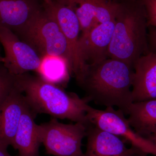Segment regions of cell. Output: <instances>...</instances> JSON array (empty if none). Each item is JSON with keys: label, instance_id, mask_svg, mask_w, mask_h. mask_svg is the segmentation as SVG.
Instances as JSON below:
<instances>
[{"label": "cell", "instance_id": "obj_1", "mask_svg": "<svg viewBox=\"0 0 156 156\" xmlns=\"http://www.w3.org/2000/svg\"><path fill=\"white\" fill-rule=\"evenodd\" d=\"M133 66L119 59L108 58L98 63L88 65L78 84L89 101L105 107H116L128 115L133 103Z\"/></svg>", "mask_w": 156, "mask_h": 156}, {"label": "cell", "instance_id": "obj_2", "mask_svg": "<svg viewBox=\"0 0 156 156\" xmlns=\"http://www.w3.org/2000/svg\"><path fill=\"white\" fill-rule=\"evenodd\" d=\"M16 86L37 115L45 114L58 119L89 123L86 115L90 101L87 98L65 92L57 85L28 73L16 76Z\"/></svg>", "mask_w": 156, "mask_h": 156}, {"label": "cell", "instance_id": "obj_3", "mask_svg": "<svg viewBox=\"0 0 156 156\" xmlns=\"http://www.w3.org/2000/svg\"><path fill=\"white\" fill-rule=\"evenodd\" d=\"M147 34L146 13L141 0L118 2L108 58L133 66L140 57L149 52Z\"/></svg>", "mask_w": 156, "mask_h": 156}, {"label": "cell", "instance_id": "obj_4", "mask_svg": "<svg viewBox=\"0 0 156 156\" xmlns=\"http://www.w3.org/2000/svg\"><path fill=\"white\" fill-rule=\"evenodd\" d=\"M17 37L30 45L42 58L55 56L64 58L71 72V60L67 41L58 23L43 6Z\"/></svg>", "mask_w": 156, "mask_h": 156}, {"label": "cell", "instance_id": "obj_5", "mask_svg": "<svg viewBox=\"0 0 156 156\" xmlns=\"http://www.w3.org/2000/svg\"><path fill=\"white\" fill-rule=\"evenodd\" d=\"M89 124H63L52 118L47 122L38 125L41 143L48 154L81 156L82 141L87 136Z\"/></svg>", "mask_w": 156, "mask_h": 156}, {"label": "cell", "instance_id": "obj_6", "mask_svg": "<svg viewBox=\"0 0 156 156\" xmlns=\"http://www.w3.org/2000/svg\"><path fill=\"white\" fill-rule=\"evenodd\" d=\"M86 116L89 124L119 136L144 153L156 156L155 144L151 140L137 134L120 110L107 107L102 110L89 105Z\"/></svg>", "mask_w": 156, "mask_h": 156}, {"label": "cell", "instance_id": "obj_7", "mask_svg": "<svg viewBox=\"0 0 156 156\" xmlns=\"http://www.w3.org/2000/svg\"><path fill=\"white\" fill-rule=\"evenodd\" d=\"M44 9L55 19L66 41L70 54L71 72L77 83L82 80L88 66L80 57L79 50L80 26L76 15L70 7L56 0L43 3Z\"/></svg>", "mask_w": 156, "mask_h": 156}, {"label": "cell", "instance_id": "obj_8", "mask_svg": "<svg viewBox=\"0 0 156 156\" xmlns=\"http://www.w3.org/2000/svg\"><path fill=\"white\" fill-rule=\"evenodd\" d=\"M0 42L5 50L3 64L12 74L20 75L38 70L43 58L13 32L0 27Z\"/></svg>", "mask_w": 156, "mask_h": 156}, {"label": "cell", "instance_id": "obj_9", "mask_svg": "<svg viewBox=\"0 0 156 156\" xmlns=\"http://www.w3.org/2000/svg\"><path fill=\"white\" fill-rule=\"evenodd\" d=\"M70 7L76 15L82 34L115 19L117 2L112 0H56Z\"/></svg>", "mask_w": 156, "mask_h": 156}, {"label": "cell", "instance_id": "obj_10", "mask_svg": "<svg viewBox=\"0 0 156 156\" xmlns=\"http://www.w3.org/2000/svg\"><path fill=\"white\" fill-rule=\"evenodd\" d=\"M86 150L81 156H148L122 138L91 124L87 126Z\"/></svg>", "mask_w": 156, "mask_h": 156}, {"label": "cell", "instance_id": "obj_11", "mask_svg": "<svg viewBox=\"0 0 156 156\" xmlns=\"http://www.w3.org/2000/svg\"><path fill=\"white\" fill-rule=\"evenodd\" d=\"M115 19L101 23L80 37L79 50L82 62L87 65L98 63L108 58Z\"/></svg>", "mask_w": 156, "mask_h": 156}, {"label": "cell", "instance_id": "obj_12", "mask_svg": "<svg viewBox=\"0 0 156 156\" xmlns=\"http://www.w3.org/2000/svg\"><path fill=\"white\" fill-rule=\"evenodd\" d=\"M40 0H0V27L18 36L43 9Z\"/></svg>", "mask_w": 156, "mask_h": 156}, {"label": "cell", "instance_id": "obj_13", "mask_svg": "<svg viewBox=\"0 0 156 156\" xmlns=\"http://www.w3.org/2000/svg\"><path fill=\"white\" fill-rule=\"evenodd\" d=\"M133 102L156 98V52H148L134 63Z\"/></svg>", "mask_w": 156, "mask_h": 156}, {"label": "cell", "instance_id": "obj_14", "mask_svg": "<svg viewBox=\"0 0 156 156\" xmlns=\"http://www.w3.org/2000/svg\"><path fill=\"white\" fill-rule=\"evenodd\" d=\"M25 103L24 95L16 86L0 106V144L13 145Z\"/></svg>", "mask_w": 156, "mask_h": 156}, {"label": "cell", "instance_id": "obj_15", "mask_svg": "<svg viewBox=\"0 0 156 156\" xmlns=\"http://www.w3.org/2000/svg\"><path fill=\"white\" fill-rule=\"evenodd\" d=\"M36 115L26 101L12 146L18 151V156H40L39 148L41 143L38 125L35 121Z\"/></svg>", "mask_w": 156, "mask_h": 156}, {"label": "cell", "instance_id": "obj_16", "mask_svg": "<svg viewBox=\"0 0 156 156\" xmlns=\"http://www.w3.org/2000/svg\"><path fill=\"white\" fill-rule=\"evenodd\" d=\"M128 115V122L140 135L150 140L156 134V98L133 102Z\"/></svg>", "mask_w": 156, "mask_h": 156}, {"label": "cell", "instance_id": "obj_17", "mask_svg": "<svg viewBox=\"0 0 156 156\" xmlns=\"http://www.w3.org/2000/svg\"><path fill=\"white\" fill-rule=\"evenodd\" d=\"M37 72L45 81L58 86L66 84L71 75L68 62L59 56L44 57Z\"/></svg>", "mask_w": 156, "mask_h": 156}, {"label": "cell", "instance_id": "obj_18", "mask_svg": "<svg viewBox=\"0 0 156 156\" xmlns=\"http://www.w3.org/2000/svg\"><path fill=\"white\" fill-rule=\"evenodd\" d=\"M16 76L11 73L0 63V106L16 88Z\"/></svg>", "mask_w": 156, "mask_h": 156}, {"label": "cell", "instance_id": "obj_19", "mask_svg": "<svg viewBox=\"0 0 156 156\" xmlns=\"http://www.w3.org/2000/svg\"><path fill=\"white\" fill-rule=\"evenodd\" d=\"M144 6L148 27L156 29V0H141Z\"/></svg>", "mask_w": 156, "mask_h": 156}, {"label": "cell", "instance_id": "obj_20", "mask_svg": "<svg viewBox=\"0 0 156 156\" xmlns=\"http://www.w3.org/2000/svg\"><path fill=\"white\" fill-rule=\"evenodd\" d=\"M148 49L149 52H156V29L148 27Z\"/></svg>", "mask_w": 156, "mask_h": 156}, {"label": "cell", "instance_id": "obj_21", "mask_svg": "<svg viewBox=\"0 0 156 156\" xmlns=\"http://www.w3.org/2000/svg\"><path fill=\"white\" fill-rule=\"evenodd\" d=\"M8 146L0 144V156H12L8 151Z\"/></svg>", "mask_w": 156, "mask_h": 156}, {"label": "cell", "instance_id": "obj_22", "mask_svg": "<svg viewBox=\"0 0 156 156\" xmlns=\"http://www.w3.org/2000/svg\"><path fill=\"white\" fill-rule=\"evenodd\" d=\"M1 42H0V63L1 62H4V56H3L2 55V54H1Z\"/></svg>", "mask_w": 156, "mask_h": 156}, {"label": "cell", "instance_id": "obj_23", "mask_svg": "<svg viewBox=\"0 0 156 156\" xmlns=\"http://www.w3.org/2000/svg\"><path fill=\"white\" fill-rule=\"evenodd\" d=\"M150 140H152L156 145V134L152 136Z\"/></svg>", "mask_w": 156, "mask_h": 156}, {"label": "cell", "instance_id": "obj_24", "mask_svg": "<svg viewBox=\"0 0 156 156\" xmlns=\"http://www.w3.org/2000/svg\"><path fill=\"white\" fill-rule=\"evenodd\" d=\"M41 1H43V2L44 3H49L52 1V0H41Z\"/></svg>", "mask_w": 156, "mask_h": 156}]
</instances>
